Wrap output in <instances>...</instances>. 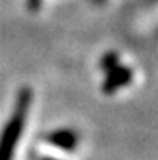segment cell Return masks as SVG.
I'll return each instance as SVG.
<instances>
[{"label": "cell", "mask_w": 158, "mask_h": 160, "mask_svg": "<svg viewBox=\"0 0 158 160\" xmlns=\"http://www.w3.org/2000/svg\"><path fill=\"white\" fill-rule=\"evenodd\" d=\"M29 101H31V92L27 89H24L17 97V108L14 112L10 123L7 124V129L3 133L2 140H0V160H10V153L14 148V142L19 135H21L22 124H24V118L29 108Z\"/></svg>", "instance_id": "obj_1"}, {"label": "cell", "mask_w": 158, "mask_h": 160, "mask_svg": "<svg viewBox=\"0 0 158 160\" xmlns=\"http://www.w3.org/2000/svg\"><path fill=\"white\" fill-rule=\"evenodd\" d=\"M131 78V70L124 67H114L109 70V78L105 82V89H117V87L127 83Z\"/></svg>", "instance_id": "obj_2"}, {"label": "cell", "mask_w": 158, "mask_h": 160, "mask_svg": "<svg viewBox=\"0 0 158 160\" xmlns=\"http://www.w3.org/2000/svg\"><path fill=\"white\" fill-rule=\"evenodd\" d=\"M39 5H41V0H27V9L32 10V12H36L39 9Z\"/></svg>", "instance_id": "obj_3"}, {"label": "cell", "mask_w": 158, "mask_h": 160, "mask_svg": "<svg viewBox=\"0 0 158 160\" xmlns=\"http://www.w3.org/2000/svg\"><path fill=\"white\" fill-rule=\"evenodd\" d=\"M95 2H102V0H95Z\"/></svg>", "instance_id": "obj_4"}]
</instances>
